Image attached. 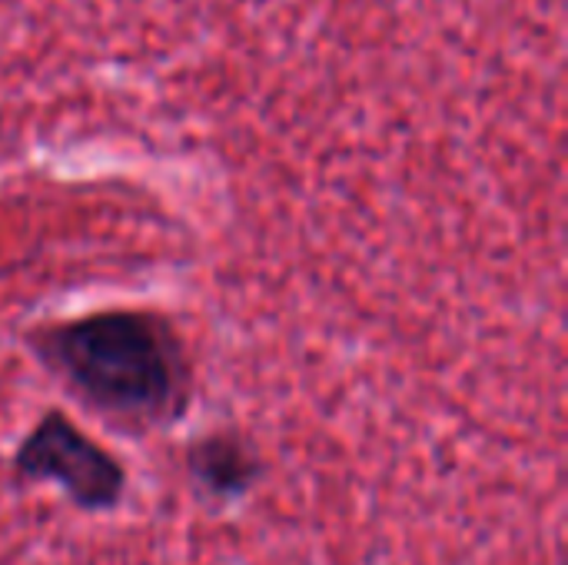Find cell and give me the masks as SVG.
<instances>
[{
    "mask_svg": "<svg viewBox=\"0 0 568 565\" xmlns=\"http://www.w3.org/2000/svg\"><path fill=\"white\" fill-rule=\"evenodd\" d=\"M37 360L90 410L150 430L183 416L190 366L173 326L140 310H106L30 336Z\"/></svg>",
    "mask_w": 568,
    "mask_h": 565,
    "instance_id": "6da1fadb",
    "label": "cell"
},
{
    "mask_svg": "<svg viewBox=\"0 0 568 565\" xmlns=\"http://www.w3.org/2000/svg\"><path fill=\"white\" fill-rule=\"evenodd\" d=\"M17 473L33 483H53L80 509H113L123 500L126 473L123 466L83 436L63 413H47L20 443Z\"/></svg>",
    "mask_w": 568,
    "mask_h": 565,
    "instance_id": "7a4b0ae2",
    "label": "cell"
},
{
    "mask_svg": "<svg viewBox=\"0 0 568 565\" xmlns=\"http://www.w3.org/2000/svg\"><path fill=\"white\" fill-rule=\"evenodd\" d=\"M186 463H190L193 483L203 493L216 496V500H236L256 480V460H253V453L236 436H223V433L200 440L190 450Z\"/></svg>",
    "mask_w": 568,
    "mask_h": 565,
    "instance_id": "3957f363",
    "label": "cell"
}]
</instances>
